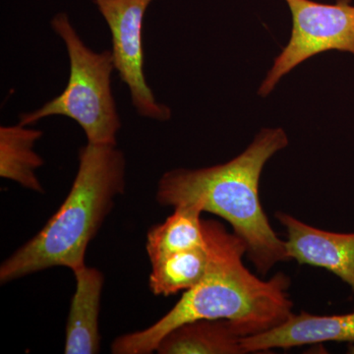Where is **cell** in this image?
Masks as SVG:
<instances>
[{
	"mask_svg": "<svg viewBox=\"0 0 354 354\" xmlns=\"http://www.w3.org/2000/svg\"><path fill=\"white\" fill-rule=\"evenodd\" d=\"M241 339L230 321L203 319L172 330L156 351L160 354H244Z\"/></svg>",
	"mask_w": 354,
	"mask_h": 354,
	"instance_id": "obj_10",
	"label": "cell"
},
{
	"mask_svg": "<svg viewBox=\"0 0 354 354\" xmlns=\"http://www.w3.org/2000/svg\"><path fill=\"white\" fill-rule=\"evenodd\" d=\"M349 353H354V346H349Z\"/></svg>",
	"mask_w": 354,
	"mask_h": 354,
	"instance_id": "obj_14",
	"label": "cell"
},
{
	"mask_svg": "<svg viewBox=\"0 0 354 354\" xmlns=\"http://www.w3.org/2000/svg\"><path fill=\"white\" fill-rule=\"evenodd\" d=\"M41 137V130L25 125L0 127V176L43 193L36 171L44 160L34 151L35 144Z\"/></svg>",
	"mask_w": 354,
	"mask_h": 354,
	"instance_id": "obj_11",
	"label": "cell"
},
{
	"mask_svg": "<svg viewBox=\"0 0 354 354\" xmlns=\"http://www.w3.org/2000/svg\"><path fill=\"white\" fill-rule=\"evenodd\" d=\"M288 145L281 128L262 129L243 153L225 164L165 172L158 181V202L174 208L197 203L203 211L227 221L245 244L254 267L266 276L290 259L261 204L260 177L268 160Z\"/></svg>",
	"mask_w": 354,
	"mask_h": 354,
	"instance_id": "obj_2",
	"label": "cell"
},
{
	"mask_svg": "<svg viewBox=\"0 0 354 354\" xmlns=\"http://www.w3.org/2000/svg\"><path fill=\"white\" fill-rule=\"evenodd\" d=\"M209 256L206 246L171 253L151 261V290L155 295L169 297L194 288L208 270Z\"/></svg>",
	"mask_w": 354,
	"mask_h": 354,
	"instance_id": "obj_13",
	"label": "cell"
},
{
	"mask_svg": "<svg viewBox=\"0 0 354 354\" xmlns=\"http://www.w3.org/2000/svg\"><path fill=\"white\" fill-rule=\"evenodd\" d=\"M93 1L111 30L114 69L129 88L137 113L153 120H171V109L157 102L144 73L142 30L147 9L155 0Z\"/></svg>",
	"mask_w": 354,
	"mask_h": 354,
	"instance_id": "obj_6",
	"label": "cell"
},
{
	"mask_svg": "<svg viewBox=\"0 0 354 354\" xmlns=\"http://www.w3.org/2000/svg\"><path fill=\"white\" fill-rule=\"evenodd\" d=\"M125 158L113 145L88 143L79 153L78 171L66 199L38 234L0 267V281L55 267L72 271L85 265L88 243L99 232L125 188Z\"/></svg>",
	"mask_w": 354,
	"mask_h": 354,
	"instance_id": "obj_3",
	"label": "cell"
},
{
	"mask_svg": "<svg viewBox=\"0 0 354 354\" xmlns=\"http://www.w3.org/2000/svg\"><path fill=\"white\" fill-rule=\"evenodd\" d=\"M202 225L209 256L204 278L151 327L115 339L111 353H152L172 330L193 321L225 319L244 337L271 330L293 313L286 274L258 278L244 265L246 246L236 234L214 220Z\"/></svg>",
	"mask_w": 354,
	"mask_h": 354,
	"instance_id": "obj_1",
	"label": "cell"
},
{
	"mask_svg": "<svg viewBox=\"0 0 354 354\" xmlns=\"http://www.w3.org/2000/svg\"><path fill=\"white\" fill-rule=\"evenodd\" d=\"M276 218L286 228V248L290 260L328 270L354 290V234L311 227L283 212H278Z\"/></svg>",
	"mask_w": 354,
	"mask_h": 354,
	"instance_id": "obj_7",
	"label": "cell"
},
{
	"mask_svg": "<svg viewBox=\"0 0 354 354\" xmlns=\"http://www.w3.org/2000/svg\"><path fill=\"white\" fill-rule=\"evenodd\" d=\"M203 212L197 203L179 205L165 223L151 228L147 235L146 245L150 260L206 246L201 218Z\"/></svg>",
	"mask_w": 354,
	"mask_h": 354,
	"instance_id": "obj_12",
	"label": "cell"
},
{
	"mask_svg": "<svg viewBox=\"0 0 354 354\" xmlns=\"http://www.w3.org/2000/svg\"><path fill=\"white\" fill-rule=\"evenodd\" d=\"M323 342H354V311L342 315L292 313L277 327L241 339L246 353L288 349Z\"/></svg>",
	"mask_w": 354,
	"mask_h": 354,
	"instance_id": "obj_8",
	"label": "cell"
},
{
	"mask_svg": "<svg viewBox=\"0 0 354 354\" xmlns=\"http://www.w3.org/2000/svg\"><path fill=\"white\" fill-rule=\"evenodd\" d=\"M50 25L66 46L70 62L68 83L62 94L41 108L21 113L19 124L30 127L48 116H66L80 125L88 143L116 146L121 122L111 91L114 69L111 50L97 53L90 50L66 13L57 14Z\"/></svg>",
	"mask_w": 354,
	"mask_h": 354,
	"instance_id": "obj_4",
	"label": "cell"
},
{
	"mask_svg": "<svg viewBox=\"0 0 354 354\" xmlns=\"http://www.w3.org/2000/svg\"><path fill=\"white\" fill-rule=\"evenodd\" d=\"M286 1L292 15L291 38L263 81L258 92L261 97H267L286 74L318 53L341 50L354 55V6L351 0H337L335 4Z\"/></svg>",
	"mask_w": 354,
	"mask_h": 354,
	"instance_id": "obj_5",
	"label": "cell"
},
{
	"mask_svg": "<svg viewBox=\"0 0 354 354\" xmlns=\"http://www.w3.org/2000/svg\"><path fill=\"white\" fill-rule=\"evenodd\" d=\"M73 272L76 290L67 317L64 353H99L101 349L99 318L104 276L99 270L86 265L74 270Z\"/></svg>",
	"mask_w": 354,
	"mask_h": 354,
	"instance_id": "obj_9",
	"label": "cell"
}]
</instances>
